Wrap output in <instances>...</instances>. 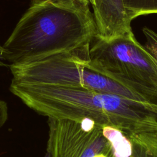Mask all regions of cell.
Returning a JSON list of instances; mask_svg holds the SVG:
<instances>
[{
	"label": "cell",
	"instance_id": "1",
	"mask_svg": "<svg viewBox=\"0 0 157 157\" xmlns=\"http://www.w3.org/2000/svg\"><path fill=\"white\" fill-rule=\"evenodd\" d=\"M98 35L89 4L32 0L2 47L9 65L38 61L90 44Z\"/></svg>",
	"mask_w": 157,
	"mask_h": 157
},
{
	"label": "cell",
	"instance_id": "2",
	"mask_svg": "<svg viewBox=\"0 0 157 157\" xmlns=\"http://www.w3.org/2000/svg\"><path fill=\"white\" fill-rule=\"evenodd\" d=\"M90 69L107 77L157 104V60L132 31L110 40L96 36L90 44Z\"/></svg>",
	"mask_w": 157,
	"mask_h": 157
},
{
	"label": "cell",
	"instance_id": "3",
	"mask_svg": "<svg viewBox=\"0 0 157 157\" xmlns=\"http://www.w3.org/2000/svg\"><path fill=\"white\" fill-rule=\"evenodd\" d=\"M47 147L52 157H114L102 127L90 119L80 121L48 118Z\"/></svg>",
	"mask_w": 157,
	"mask_h": 157
},
{
	"label": "cell",
	"instance_id": "4",
	"mask_svg": "<svg viewBox=\"0 0 157 157\" xmlns=\"http://www.w3.org/2000/svg\"><path fill=\"white\" fill-rule=\"evenodd\" d=\"M92 7L98 37L109 40L132 31L123 0H94Z\"/></svg>",
	"mask_w": 157,
	"mask_h": 157
},
{
	"label": "cell",
	"instance_id": "5",
	"mask_svg": "<svg viewBox=\"0 0 157 157\" xmlns=\"http://www.w3.org/2000/svg\"><path fill=\"white\" fill-rule=\"evenodd\" d=\"M128 138L132 145L129 157H157V132H142Z\"/></svg>",
	"mask_w": 157,
	"mask_h": 157
},
{
	"label": "cell",
	"instance_id": "6",
	"mask_svg": "<svg viewBox=\"0 0 157 157\" xmlns=\"http://www.w3.org/2000/svg\"><path fill=\"white\" fill-rule=\"evenodd\" d=\"M104 136L111 145L114 157H129L132 145L129 138L121 131L110 126L102 128Z\"/></svg>",
	"mask_w": 157,
	"mask_h": 157
},
{
	"label": "cell",
	"instance_id": "7",
	"mask_svg": "<svg viewBox=\"0 0 157 157\" xmlns=\"http://www.w3.org/2000/svg\"><path fill=\"white\" fill-rule=\"evenodd\" d=\"M123 3L130 22L142 15L157 13V0H123Z\"/></svg>",
	"mask_w": 157,
	"mask_h": 157
},
{
	"label": "cell",
	"instance_id": "8",
	"mask_svg": "<svg viewBox=\"0 0 157 157\" xmlns=\"http://www.w3.org/2000/svg\"><path fill=\"white\" fill-rule=\"evenodd\" d=\"M145 38L144 46L157 60V33L147 27L142 29Z\"/></svg>",
	"mask_w": 157,
	"mask_h": 157
},
{
	"label": "cell",
	"instance_id": "9",
	"mask_svg": "<svg viewBox=\"0 0 157 157\" xmlns=\"http://www.w3.org/2000/svg\"><path fill=\"white\" fill-rule=\"evenodd\" d=\"M8 119V106L7 103L0 99V128L4 126Z\"/></svg>",
	"mask_w": 157,
	"mask_h": 157
},
{
	"label": "cell",
	"instance_id": "10",
	"mask_svg": "<svg viewBox=\"0 0 157 157\" xmlns=\"http://www.w3.org/2000/svg\"><path fill=\"white\" fill-rule=\"evenodd\" d=\"M44 157H52L51 150H50V148L48 147H47V151H46L45 155V156Z\"/></svg>",
	"mask_w": 157,
	"mask_h": 157
},
{
	"label": "cell",
	"instance_id": "11",
	"mask_svg": "<svg viewBox=\"0 0 157 157\" xmlns=\"http://www.w3.org/2000/svg\"><path fill=\"white\" fill-rule=\"evenodd\" d=\"M1 53H2V47L0 46V66H7V64H6L5 63H4L2 61Z\"/></svg>",
	"mask_w": 157,
	"mask_h": 157
},
{
	"label": "cell",
	"instance_id": "12",
	"mask_svg": "<svg viewBox=\"0 0 157 157\" xmlns=\"http://www.w3.org/2000/svg\"><path fill=\"white\" fill-rule=\"evenodd\" d=\"M75 1H79V2H80L85 3V4H90V1H89V0H75Z\"/></svg>",
	"mask_w": 157,
	"mask_h": 157
},
{
	"label": "cell",
	"instance_id": "13",
	"mask_svg": "<svg viewBox=\"0 0 157 157\" xmlns=\"http://www.w3.org/2000/svg\"><path fill=\"white\" fill-rule=\"evenodd\" d=\"M90 3L91 4V5L93 6L94 4V0H89Z\"/></svg>",
	"mask_w": 157,
	"mask_h": 157
}]
</instances>
